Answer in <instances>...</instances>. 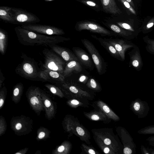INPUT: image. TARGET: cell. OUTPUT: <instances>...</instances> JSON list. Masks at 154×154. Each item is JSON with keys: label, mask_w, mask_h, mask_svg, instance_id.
Listing matches in <instances>:
<instances>
[{"label": "cell", "mask_w": 154, "mask_h": 154, "mask_svg": "<svg viewBox=\"0 0 154 154\" xmlns=\"http://www.w3.org/2000/svg\"><path fill=\"white\" fill-rule=\"evenodd\" d=\"M18 40L21 44L27 46L48 45L69 41L70 38L60 35H47L34 32L17 26L14 29Z\"/></svg>", "instance_id": "cell-1"}, {"label": "cell", "mask_w": 154, "mask_h": 154, "mask_svg": "<svg viewBox=\"0 0 154 154\" xmlns=\"http://www.w3.org/2000/svg\"><path fill=\"white\" fill-rule=\"evenodd\" d=\"M22 57L23 61L15 69L17 74L23 78L31 80H35L37 79L40 78L41 70H39L34 60L24 54Z\"/></svg>", "instance_id": "cell-2"}, {"label": "cell", "mask_w": 154, "mask_h": 154, "mask_svg": "<svg viewBox=\"0 0 154 154\" xmlns=\"http://www.w3.org/2000/svg\"><path fill=\"white\" fill-rule=\"evenodd\" d=\"M44 62L42 69H48L57 71L63 74L66 64L65 61L56 53L47 49L42 51Z\"/></svg>", "instance_id": "cell-3"}, {"label": "cell", "mask_w": 154, "mask_h": 154, "mask_svg": "<svg viewBox=\"0 0 154 154\" xmlns=\"http://www.w3.org/2000/svg\"><path fill=\"white\" fill-rule=\"evenodd\" d=\"M81 41L91 55L99 74L105 73L107 70V63L95 47L87 39H82Z\"/></svg>", "instance_id": "cell-4"}, {"label": "cell", "mask_w": 154, "mask_h": 154, "mask_svg": "<svg viewBox=\"0 0 154 154\" xmlns=\"http://www.w3.org/2000/svg\"><path fill=\"white\" fill-rule=\"evenodd\" d=\"M33 121L30 118L23 115L13 117L11 121V127L15 134L25 135L32 131Z\"/></svg>", "instance_id": "cell-5"}, {"label": "cell", "mask_w": 154, "mask_h": 154, "mask_svg": "<svg viewBox=\"0 0 154 154\" xmlns=\"http://www.w3.org/2000/svg\"><path fill=\"white\" fill-rule=\"evenodd\" d=\"M75 28L76 31L79 32L87 30L93 33L99 34L102 36H117L112 31L93 21L85 20L78 22L76 24Z\"/></svg>", "instance_id": "cell-6"}, {"label": "cell", "mask_w": 154, "mask_h": 154, "mask_svg": "<svg viewBox=\"0 0 154 154\" xmlns=\"http://www.w3.org/2000/svg\"><path fill=\"white\" fill-rule=\"evenodd\" d=\"M41 90L38 87L32 86L28 88L26 93L30 107L38 115L44 109L41 96Z\"/></svg>", "instance_id": "cell-7"}, {"label": "cell", "mask_w": 154, "mask_h": 154, "mask_svg": "<svg viewBox=\"0 0 154 154\" xmlns=\"http://www.w3.org/2000/svg\"><path fill=\"white\" fill-rule=\"evenodd\" d=\"M21 26L34 32L47 35H61L65 34L62 29L50 25L33 23L23 24Z\"/></svg>", "instance_id": "cell-8"}, {"label": "cell", "mask_w": 154, "mask_h": 154, "mask_svg": "<svg viewBox=\"0 0 154 154\" xmlns=\"http://www.w3.org/2000/svg\"><path fill=\"white\" fill-rule=\"evenodd\" d=\"M12 11L15 24H33L40 21L35 15L22 9L12 7Z\"/></svg>", "instance_id": "cell-9"}, {"label": "cell", "mask_w": 154, "mask_h": 154, "mask_svg": "<svg viewBox=\"0 0 154 154\" xmlns=\"http://www.w3.org/2000/svg\"><path fill=\"white\" fill-rule=\"evenodd\" d=\"M106 39L111 43L119 54L122 61L125 60V54L128 49L133 48L135 45L133 43L125 39L110 37Z\"/></svg>", "instance_id": "cell-10"}, {"label": "cell", "mask_w": 154, "mask_h": 154, "mask_svg": "<svg viewBox=\"0 0 154 154\" xmlns=\"http://www.w3.org/2000/svg\"><path fill=\"white\" fill-rule=\"evenodd\" d=\"M130 109L139 118L146 117L149 110L147 103L139 98L136 99L132 101L130 105Z\"/></svg>", "instance_id": "cell-11"}, {"label": "cell", "mask_w": 154, "mask_h": 154, "mask_svg": "<svg viewBox=\"0 0 154 154\" xmlns=\"http://www.w3.org/2000/svg\"><path fill=\"white\" fill-rule=\"evenodd\" d=\"M41 96L45 111L46 117L48 120H51L54 117L56 113V108L55 104L42 90Z\"/></svg>", "instance_id": "cell-12"}, {"label": "cell", "mask_w": 154, "mask_h": 154, "mask_svg": "<svg viewBox=\"0 0 154 154\" xmlns=\"http://www.w3.org/2000/svg\"><path fill=\"white\" fill-rule=\"evenodd\" d=\"M48 46L55 53L61 57L66 63L73 60L79 61L75 54L68 49L57 45L56 44L50 45Z\"/></svg>", "instance_id": "cell-13"}, {"label": "cell", "mask_w": 154, "mask_h": 154, "mask_svg": "<svg viewBox=\"0 0 154 154\" xmlns=\"http://www.w3.org/2000/svg\"><path fill=\"white\" fill-rule=\"evenodd\" d=\"M103 24L115 33L117 36L122 37L128 40L133 39L135 37L132 32L121 27L115 23H105Z\"/></svg>", "instance_id": "cell-14"}, {"label": "cell", "mask_w": 154, "mask_h": 154, "mask_svg": "<svg viewBox=\"0 0 154 154\" xmlns=\"http://www.w3.org/2000/svg\"><path fill=\"white\" fill-rule=\"evenodd\" d=\"M40 78L45 81H51L63 83L65 78L63 74L58 72L48 69H42L40 73Z\"/></svg>", "instance_id": "cell-15"}, {"label": "cell", "mask_w": 154, "mask_h": 154, "mask_svg": "<svg viewBox=\"0 0 154 154\" xmlns=\"http://www.w3.org/2000/svg\"><path fill=\"white\" fill-rule=\"evenodd\" d=\"M130 58V64L137 70H140L143 66V62L140 50L136 45L128 53Z\"/></svg>", "instance_id": "cell-16"}, {"label": "cell", "mask_w": 154, "mask_h": 154, "mask_svg": "<svg viewBox=\"0 0 154 154\" xmlns=\"http://www.w3.org/2000/svg\"><path fill=\"white\" fill-rule=\"evenodd\" d=\"M72 49L79 61L82 65L90 69L92 67L91 58L86 51L79 47H73Z\"/></svg>", "instance_id": "cell-17"}, {"label": "cell", "mask_w": 154, "mask_h": 154, "mask_svg": "<svg viewBox=\"0 0 154 154\" xmlns=\"http://www.w3.org/2000/svg\"><path fill=\"white\" fill-rule=\"evenodd\" d=\"M91 36L94 39L97 40L100 45L106 49L111 56L119 60L122 61L119 54L115 47L107 41L105 38H103L100 37H98L94 35H91Z\"/></svg>", "instance_id": "cell-18"}, {"label": "cell", "mask_w": 154, "mask_h": 154, "mask_svg": "<svg viewBox=\"0 0 154 154\" xmlns=\"http://www.w3.org/2000/svg\"><path fill=\"white\" fill-rule=\"evenodd\" d=\"M100 2L103 10L106 13L116 15L122 13L115 0H100Z\"/></svg>", "instance_id": "cell-19"}, {"label": "cell", "mask_w": 154, "mask_h": 154, "mask_svg": "<svg viewBox=\"0 0 154 154\" xmlns=\"http://www.w3.org/2000/svg\"><path fill=\"white\" fill-rule=\"evenodd\" d=\"M82 69V67L79 61H70L66 63L63 75L66 78L73 73H77L81 72Z\"/></svg>", "instance_id": "cell-20"}, {"label": "cell", "mask_w": 154, "mask_h": 154, "mask_svg": "<svg viewBox=\"0 0 154 154\" xmlns=\"http://www.w3.org/2000/svg\"><path fill=\"white\" fill-rule=\"evenodd\" d=\"M0 18L1 20L7 22L15 23V20L12 11V7L1 6Z\"/></svg>", "instance_id": "cell-21"}, {"label": "cell", "mask_w": 154, "mask_h": 154, "mask_svg": "<svg viewBox=\"0 0 154 154\" xmlns=\"http://www.w3.org/2000/svg\"><path fill=\"white\" fill-rule=\"evenodd\" d=\"M23 90V86L21 83L15 85L13 88L12 99L16 103H19L21 99Z\"/></svg>", "instance_id": "cell-22"}, {"label": "cell", "mask_w": 154, "mask_h": 154, "mask_svg": "<svg viewBox=\"0 0 154 154\" xmlns=\"http://www.w3.org/2000/svg\"><path fill=\"white\" fill-rule=\"evenodd\" d=\"M8 35L7 32L0 29V52L3 55L5 53L8 42Z\"/></svg>", "instance_id": "cell-23"}, {"label": "cell", "mask_w": 154, "mask_h": 154, "mask_svg": "<svg viewBox=\"0 0 154 154\" xmlns=\"http://www.w3.org/2000/svg\"><path fill=\"white\" fill-rule=\"evenodd\" d=\"M99 106L109 118L115 120L119 119V117L110 108L103 102L100 101L98 103Z\"/></svg>", "instance_id": "cell-24"}, {"label": "cell", "mask_w": 154, "mask_h": 154, "mask_svg": "<svg viewBox=\"0 0 154 154\" xmlns=\"http://www.w3.org/2000/svg\"><path fill=\"white\" fill-rule=\"evenodd\" d=\"M69 145L67 142H64L52 151V154H67L69 151Z\"/></svg>", "instance_id": "cell-25"}, {"label": "cell", "mask_w": 154, "mask_h": 154, "mask_svg": "<svg viewBox=\"0 0 154 154\" xmlns=\"http://www.w3.org/2000/svg\"><path fill=\"white\" fill-rule=\"evenodd\" d=\"M50 133L46 128L40 127L38 130L36 139L38 140H46L49 137Z\"/></svg>", "instance_id": "cell-26"}, {"label": "cell", "mask_w": 154, "mask_h": 154, "mask_svg": "<svg viewBox=\"0 0 154 154\" xmlns=\"http://www.w3.org/2000/svg\"><path fill=\"white\" fill-rule=\"evenodd\" d=\"M89 7L94 10H100V6L97 0H76Z\"/></svg>", "instance_id": "cell-27"}, {"label": "cell", "mask_w": 154, "mask_h": 154, "mask_svg": "<svg viewBox=\"0 0 154 154\" xmlns=\"http://www.w3.org/2000/svg\"><path fill=\"white\" fill-rule=\"evenodd\" d=\"M143 39L146 44V51L150 54L154 55V39L150 38L148 36L143 37Z\"/></svg>", "instance_id": "cell-28"}, {"label": "cell", "mask_w": 154, "mask_h": 154, "mask_svg": "<svg viewBox=\"0 0 154 154\" xmlns=\"http://www.w3.org/2000/svg\"><path fill=\"white\" fill-rule=\"evenodd\" d=\"M47 88L53 94L60 97H63L64 94L60 88L57 86L49 84L45 85Z\"/></svg>", "instance_id": "cell-29"}, {"label": "cell", "mask_w": 154, "mask_h": 154, "mask_svg": "<svg viewBox=\"0 0 154 154\" xmlns=\"http://www.w3.org/2000/svg\"><path fill=\"white\" fill-rule=\"evenodd\" d=\"M137 133L139 134L144 135L154 134V125L142 128L137 131Z\"/></svg>", "instance_id": "cell-30"}, {"label": "cell", "mask_w": 154, "mask_h": 154, "mask_svg": "<svg viewBox=\"0 0 154 154\" xmlns=\"http://www.w3.org/2000/svg\"><path fill=\"white\" fill-rule=\"evenodd\" d=\"M86 85L90 88L95 90H98L100 88L99 83L94 78H90L88 81Z\"/></svg>", "instance_id": "cell-31"}, {"label": "cell", "mask_w": 154, "mask_h": 154, "mask_svg": "<svg viewBox=\"0 0 154 154\" xmlns=\"http://www.w3.org/2000/svg\"><path fill=\"white\" fill-rule=\"evenodd\" d=\"M7 90L6 88L4 87L0 89V109L3 107L5 101L7 94Z\"/></svg>", "instance_id": "cell-32"}, {"label": "cell", "mask_w": 154, "mask_h": 154, "mask_svg": "<svg viewBox=\"0 0 154 154\" xmlns=\"http://www.w3.org/2000/svg\"><path fill=\"white\" fill-rule=\"evenodd\" d=\"M115 23H116V25L125 29L132 32L135 31L133 27L128 23L120 22H115Z\"/></svg>", "instance_id": "cell-33"}, {"label": "cell", "mask_w": 154, "mask_h": 154, "mask_svg": "<svg viewBox=\"0 0 154 154\" xmlns=\"http://www.w3.org/2000/svg\"><path fill=\"white\" fill-rule=\"evenodd\" d=\"M7 128V125L4 118L2 116L0 118V136H1L5 133Z\"/></svg>", "instance_id": "cell-34"}, {"label": "cell", "mask_w": 154, "mask_h": 154, "mask_svg": "<svg viewBox=\"0 0 154 154\" xmlns=\"http://www.w3.org/2000/svg\"><path fill=\"white\" fill-rule=\"evenodd\" d=\"M132 14H136V11L130 4L125 0H118Z\"/></svg>", "instance_id": "cell-35"}, {"label": "cell", "mask_w": 154, "mask_h": 154, "mask_svg": "<svg viewBox=\"0 0 154 154\" xmlns=\"http://www.w3.org/2000/svg\"><path fill=\"white\" fill-rule=\"evenodd\" d=\"M154 25V18L151 20L144 28V29L146 30H149Z\"/></svg>", "instance_id": "cell-36"}, {"label": "cell", "mask_w": 154, "mask_h": 154, "mask_svg": "<svg viewBox=\"0 0 154 154\" xmlns=\"http://www.w3.org/2000/svg\"><path fill=\"white\" fill-rule=\"evenodd\" d=\"M76 131L77 133L80 136H83L85 134V131L83 128L80 127L76 128Z\"/></svg>", "instance_id": "cell-37"}, {"label": "cell", "mask_w": 154, "mask_h": 154, "mask_svg": "<svg viewBox=\"0 0 154 154\" xmlns=\"http://www.w3.org/2000/svg\"><path fill=\"white\" fill-rule=\"evenodd\" d=\"M133 152L132 149L129 147H125L123 149V152L125 154H131Z\"/></svg>", "instance_id": "cell-38"}, {"label": "cell", "mask_w": 154, "mask_h": 154, "mask_svg": "<svg viewBox=\"0 0 154 154\" xmlns=\"http://www.w3.org/2000/svg\"><path fill=\"white\" fill-rule=\"evenodd\" d=\"M5 77L1 70H0V89L1 88L3 83L5 80Z\"/></svg>", "instance_id": "cell-39"}, {"label": "cell", "mask_w": 154, "mask_h": 154, "mask_svg": "<svg viewBox=\"0 0 154 154\" xmlns=\"http://www.w3.org/2000/svg\"><path fill=\"white\" fill-rule=\"evenodd\" d=\"M140 149L142 154H150L149 152L147 149V148H146L143 145H141Z\"/></svg>", "instance_id": "cell-40"}, {"label": "cell", "mask_w": 154, "mask_h": 154, "mask_svg": "<svg viewBox=\"0 0 154 154\" xmlns=\"http://www.w3.org/2000/svg\"><path fill=\"white\" fill-rule=\"evenodd\" d=\"M28 150V148H25L23 149H21L19 151H17L15 154H25Z\"/></svg>", "instance_id": "cell-41"}, {"label": "cell", "mask_w": 154, "mask_h": 154, "mask_svg": "<svg viewBox=\"0 0 154 154\" xmlns=\"http://www.w3.org/2000/svg\"><path fill=\"white\" fill-rule=\"evenodd\" d=\"M90 118L92 120L94 121H97L100 119V117L98 115L95 114L92 115Z\"/></svg>", "instance_id": "cell-42"}, {"label": "cell", "mask_w": 154, "mask_h": 154, "mask_svg": "<svg viewBox=\"0 0 154 154\" xmlns=\"http://www.w3.org/2000/svg\"><path fill=\"white\" fill-rule=\"evenodd\" d=\"M104 143L106 145H110L111 143V141L108 138H106L104 139L103 140Z\"/></svg>", "instance_id": "cell-43"}, {"label": "cell", "mask_w": 154, "mask_h": 154, "mask_svg": "<svg viewBox=\"0 0 154 154\" xmlns=\"http://www.w3.org/2000/svg\"><path fill=\"white\" fill-rule=\"evenodd\" d=\"M71 104L73 105H77L79 104V102L76 100H73L70 101Z\"/></svg>", "instance_id": "cell-44"}, {"label": "cell", "mask_w": 154, "mask_h": 154, "mask_svg": "<svg viewBox=\"0 0 154 154\" xmlns=\"http://www.w3.org/2000/svg\"><path fill=\"white\" fill-rule=\"evenodd\" d=\"M146 140L148 141V142L154 141V136L149 137L146 139Z\"/></svg>", "instance_id": "cell-45"}, {"label": "cell", "mask_w": 154, "mask_h": 154, "mask_svg": "<svg viewBox=\"0 0 154 154\" xmlns=\"http://www.w3.org/2000/svg\"><path fill=\"white\" fill-rule=\"evenodd\" d=\"M110 149L108 147H105L103 149V152L105 153H108Z\"/></svg>", "instance_id": "cell-46"}, {"label": "cell", "mask_w": 154, "mask_h": 154, "mask_svg": "<svg viewBox=\"0 0 154 154\" xmlns=\"http://www.w3.org/2000/svg\"><path fill=\"white\" fill-rule=\"evenodd\" d=\"M147 149L150 154H154V149L148 148H147Z\"/></svg>", "instance_id": "cell-47"}, {"label": "cell", "mask_w": 154, "mask_h": 154, "mask_svg": "<svg viewBox=\"0 0 154 154\" xmlns=\"http://www.w3.org/2000/svg\"><path fill=\"white\" fill-rule=\"evenodd\" d=\"M126 1L129 2L131 6L134 7L133 2L132 0H125Z\"/></svg>", "instance_id": "cell-48"}, {"label": "cell", "mask_w": 154, "mask_h": 154, "mask_svg": "<svg viewBox=\"0 0 154 154\" xmlns=\"http://www.w3.org/2000/svg\"><path fill=\"white\" fill-rule=\"evenodd\" d=\"M88 152L89 154H95V151L93 149H90L88 150Z\"/></svg>", "instance_id": "cell-49"}, {"label": "cell", "mask_w": 154, "mask_h": 154, "mask_svg": "<svg viewBox=\"0 0 154 154\" xmlns=\"http://www.w3.org/2000/svg\"><path fill=\"white\" fill-rule=\"evenodd\" d=\"M149 144L154 147V141L149 142Z\"/></svg>", "instance_id": "cell-50"}, {"label": "cell", "mask_w": 154, "mask_h": 154, "mask_svg": "<svg viewBox=\"0 0 154 154\" xmlns=\"http://www.w3.org/2000/svg\"><path fill=\"white\" fill-rule=\"evenodd\" d=\"M45 2H50L54 0H44Z\"/></svg>", "instance_id": "cell-51"}]
</instances>
